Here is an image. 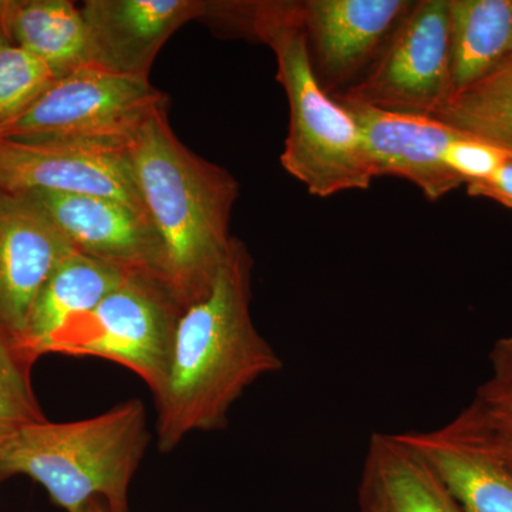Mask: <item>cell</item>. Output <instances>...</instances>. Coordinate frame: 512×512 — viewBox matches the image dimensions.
<instances>
[{"label": "cell", "instance_id": "obj_1", "mask_svg": "<svg viewBox=\"0 0 512 512\" xmlns=\"http://www.w3.org/2000/svg\"><path fill=\"white\" fill-rule=\"evenodd\" d=\"M252 272L248 248L234 238L211 291L181 313L163 383L153 394L161 453L195 431L225 429L242 394L284 367L252 318Z\"/></svg>", "mask_w": 512, "mask_h": 512}, {"label": "cell", "instance_id": "obj_2", "mask_svg": "<svg viewBox=\"0 0 512 512\" xmlns=\"http://www.w3.org/2000/svg\"><path fill=\"white\" fill-rule=\"evenodd\" d=\"M124 156L160 238L168 285L187 308L211 291L231 249L237 178L185 147L168 111L141 128Z\"/></svg>", "mask_w": 512, "mask_h": 512}, {"label": "cell", "instance_id": "obj_3", "mask_svg": "<svg viewBox=\"0 0 512 512\" xmlns=\"http://www.w3.org/2000/svg\"><path fill=\"white\" fill-rule=\"evenodd\" d=\"M239 36L271 47L276 79L289 103V131L281 154L286 173L313 197L367 190L375 180L360 128L352 114L319 86L313 74L301 2L242 3Z\"/></svg>", "mask_w": 512, "mask_h": 512}, {"label": "cell", "instance_id": "obj_4", "mask_svg": "<svg viewBox=\"0 0 512 512\" xmlns=\"http://www.w3.org/2000/svg\"><path fill=\"white\" fill-rule=\"evenodd\" d=\"M150 443L146 406L130 399L90 419L33 424L0 450V480L37 481L53 503L79 511L92 500L128 512V493Z\"/></svg>", "mask_w": 512, "mask_h": 512}, {"label": "cell", "instance_id": "obj_5", "mask_svg": "<svg viewBox=\"0 0 512 512\" xmlns=\"http://www.w3.org/2000/svg\"><path fill=\"white\" fill-rule=\"evenodd\" d=\"M161 111H168V96L147 77L89 64L56 79L32 106L0 127V137L123 154Z\"/></svg>", "mask_w": 512, "mask_h": 512}, {"label": "cell", "instance_id": "obj_6", "mask_svg": "<svg viewBox=\"0 0 512 512\" xmlns=\"http://www.w3.org/2000/svg\"><path fill=\"white\" fill-rule=\"evenodd\" d=\"M184 306L158 276L127 274L92 312L73 320L49 353L94 356L126 367L156 393Z\"/></svg>", "mask_w": 512, "mask_h": 512}, {"label": "cell", "instance_id": "obj_7", "mask_svg": "<svg viewBox=\"0 0 512 512\" xmlns=\"http://www.w3.org/2000/svg\"><path fill=\"white\" fill-rule=\"evenodd\" d=\"M336 99L404 116L433 117L453 97L448 0H420L369 72Z\"/></svg>", "mask_w": 512, "mask_h": 512}, {"label": "cell", "instance_id": "obj_8", "mask_svg": "<svg viewBox=\"0 0 512 512\" xmlns=\"http://www.w3.org/2000/svg\"><path fill=\"white\" fill-rule=\"evenodd\" d=\"M412 0H303L313 74L330 96L359 82L382 53Z\"/></svg>", "mask_w": 512, "mask_h": 512}, {"label": "cell", "instance_id": "obj_9", "mask_svg": "<svg viewBox=\"0 0 512 512\" xmlns=\"http://www.w3.org/2000/svg\"><path fill=\"white\" fill-rule=\"evenodd\" d=\"M35 201L80 254L126 274H148L167 282L164 254L153 224L110 198L60 192H22Z\"/></svg>", "mask_w": 512, "mask_h": 512}, {"label": "cell", "instance_id": "obj_10", "mask_svg": "<svg viewBox=\"0 0 512 512\" xmlns=\"http://www.w3.org/2000/svg\"><path fill=\"white\" fill-rule=\"evenodd\" d=\"M73 252L28 195L0 192V329L15 345L25 335L43 286Z\"/></svg>", "mask_w": 512, "mask_h": 512}, {"label": "cell", "instance_id": "obj_11", "mask_svg": "<svg viewBox=\"0 0 512 512\" xmlns=\"http://www.w3.org/2000/svg\"><path fill=\"white\" fill-rule=\"evenodd\" d=\"M46 191L110 198L148 218L126 156L0 137V192Z\"/></svg>", "mask_w": 512, "mask_h": 512}, {"label": "cell", "instance_id": "obj_12", "mask_svg": "<svg viewBox=\"0 0 512 512\" xmlns=\"http://www.w3.org/2000/svg\"><path fill=\"white\" fill-rule=\"evenodd\" d=\"M336 100L359 126L375 178H404L429 201L440 200L464 185L446 164L447 148L460 136L453 128L430 117L384 113Z\"/></svg>", "mask_w": 512, "mask_h": 512}, {"label": "cell", "instance_id": "obj_13", "mask_svg": "<svg viewBox=\"0 0 512 512\" xmlns=\"http://www.w3.org/2000/svg\"><path fill=\"white\" fill-rule=\"evenodd\" d=\"M202 0H87L82 8L94 63L110 72L147 77L175 30L202 19Z\"/></svg>", "mask_w": 512, "mask_h": 512}, {"label": "cell", "instance_id": "obj_14", "mask_svg": "<svg viewBox=\"0 0 512 512\" xmlns=\"http://www.w3.org/2000/svg\"><path fill=\"white\" fill-rule=\"evenodd\" d=\"M357 504L359 512H464L439 471L403 433L370 437Z\"/></svg>", "mask_w": 512, "mask_h": 512}, {"label": "cell", "instance_id": "obj_15", "mask_svg": "<svg viewBox=\"0 0 512 512\" xmlns=\"http://www.w3.org/2000/svg\"><path fill=\"white\" fill-rule=\"evenodd\" d=\"M126 275L77 251L67 256L37 296L25 335L16 343L20 352L33 362L47 355L63 329L92 312Z\"/></svg>", "mask_w": 512, "mask_h": 512}, {"label": "cell", "instance_id": "obj_16", "mask_svg": "<svg viewBox=\"0 0 512 512\" xmlns=\"http://www.w3.org/2000/svg\"><path fill=\"white\" fill-rule=\"evenodd\" d=\"M488 359L490 376L473 400L446 426L430 433L512 476V333L494 343Z\"/></svg>", "mask_w": 512, "mask_h": 512}, {"label": "cell", "instance_id": "obj_17", "mask_svg": "<svg viewBox=\"0 0 512 512\" xmlns=\"http://www.w3.org/2000/svg\"><path fill=\"white\" fill-rule=\"evenodd\" d=\"M0 28L9 43L42 60L57 79L96 64L82 8L70 0H0Z\"/></svg>", "mask_w": 512, "mask_h": 512}, {"label": "cell", "instance_id": "obj_18", "mask_svg": "<svg viewBox=\"0 0 512 512\" xmlns=\"http://www.w3.org/2000/svg\"><path fill=\"white\" fill-rule=\"evenodd\" d=\"M454 94L512 59V0H448Z\"/></svg>", "mask_w": 512, "mask_h": 512}, {"label": "cell", "instance_id": "obj_19", "mask_svg": "<svg viewBox=\"0 0 512 512\" xmlns=\"http://www.w3.org/2000/svg\"><path fill=\"white\" fill-rule=\"evenodd\" d=\"M403 436L439 471L464 512H512V476L503 468L448 446L430 431Z\"/></svg>", "mask_w": 512, "mask_h": 512}, {"label": "cell", "instance_id": "obj_20", "mask_svg": "<svg viewBox=\"0 0 512 512\" xmlns=\"http://www.w3.org/2000/svg\"><path fill=\"white\" fill-rule=\"evenodd\" d=\"M431 119L512 157V59L487 79L454 94Z\"/></svg>", "mask_w": 512, "mask_h": 512}, {"label": "cell", "instance_id": "obj_21", "mask_svg": "<svg viewBox=\"0 0 512 512\" xmlns=\"http://www.w3.org/2000/svg\"><path fill=\"white\" fill-rule=\"evenodd\" d=\"M33 363L0 329V450L19 431L47 420L32 386Z\"/></svg>", "mask_w": 512, "mask_h": 512}, {"label": "cell", "instance_id": "obj_22", "mask_svg": "<svg viewBox=\"0 0 512 512\" xmlns=\"http://www.w3.org/2000/svg\"><path fill=\"white\" fill-rule=\"evenodd\" d=\"M57 79L42 60L9 42H0V127L32 106Z\"/></svg>", "mask_w": 512, "mask_h": 512}, {"label": "cell", "instance_id": "obj_23", "mask_svg": "<svg viewBox=\"0 0 512 512\" xmlns=\"http://www.w3.org/2000/svg\"><path fill=\"white\" fill-rule=\"evenodd\" d=\"M507 158L504 151L460 134L447 148L446 164L461 183L470 185L490 180Z\"/></svg>", "mask_w": 512, "mask_h": 512}, {"label": "cell", "instance_id": "obj_24", "mask_svg": "<svg viewBox=\"0 0 512 512\" xmlns=\"http://www.w3.org/2000/svg\"><path fill=\"white\" fill-rule=\"evenodd\" d=\"M467 194L471 197L490 198L512 210V157L504 161L490 180L467 185Z\"/></svg>", "mask_w": 512, "mask_h": 512}, {"label": "cell", "instance_id": "obj_25", "mask_svg": "<svg viewBox=\"0 0 512 512\" xmlns=\"http://www.w3.org/2000/svg\"><path fill=\"white\" fill-rule=\"evenodd\" d=\"M76 512H109V510H107V507L103 504V501L92 500L89 501V503L86 505H83V507Z\"/></svg>", "mask_w": 512, "mask_h": 512}]
</instances>
